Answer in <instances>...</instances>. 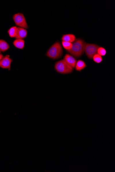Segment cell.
<instances>
[{
    "instance_id": "obj_15",
    "label": "cell",
    "mask_w": 115,
    "mask_h": 172,
    "mask_svg": "<svg viewBox=\"0 0 115 172\" xmlns=\"http://www.w3.org/2000/svg\"><path fill=\"white\" fill-rule=\"evenodd\" d=\"M93 59L94 62H97V63H100L103 60V59L101 56L97 54L94 55Z\"/></svg>"
},
{
    "instance_id": "obj_18",
    "label": "cell",
    "mask_w": 115,
    "mask_h": 172,
    "mask_svg": "<svg viewBox=\"0 0 115 172\" xmlns=\"http://www.w3.org/2000/svg\"><path fill=\"white\" fill-rule=\"evenodd\" d=\"M1 51H0V54H1Z\"/></svg>"
},
{
    "instance_id": "obj_5",
    "label": "cell",
    "mask_w": 115,
    "mask_h": 172,
    "mask_svg": "<svg viewBox=\"0 0 115 172\" xmlns=\"http://www.w3.org/2000/svg\"><path fill=\"white\" fill-rule=\"evenodd\" d=\"M100 47L97 45L87 43L85 48V52L88 58L92 59L94 55L97 54V50Z\"/></svg>"
},
{
    "instance_id": "obj_3",
    "label": "cell",
    "mask_w": 115,
    "mask_h": 172,
    "mask_svg": "<svg viewBox=\"0 0 115 172\" xmlns=\"http://www.w3.org/2000/svg\"><path fill=\"white\" fill-rule=\"evenodd\" d=\"M55 68L57 72L61 74H68L72 73L73 68L63 60L57 62L55 64Z\"/></svg>"
},
{
    "instance_id": "obj_16",
    "label": "cell",
    "mask_w": 115,
    "mask_h": 172,
    "mask_svg": "<svg viewBox=\"0 0 115 172\" xmlns=\"http://www.w3.org/2000/svg\"><path fill=\"white\" fill-rule=\"evenodd\" d=\"M97 54L101 56H104L106 54V51L103 48L99 47L97 50Z\"/></svg>"
},
{
    "instance_id": "obj_7",
    "label": "cell",
    "mask_w": 115,
    "mask_h": 172,
    "mask_svg": "<svg viewBox=\"0 0 115 172\" xmlns=\"http://www.w3.org/2000/svg\"><path fill=\"white\" fill-rule=\"evenodd\" d=\"M64 60L73 68L75 67L77 61L71 55L68 54H66L64 56Z\"/></svg>"
},
{
    "instance_id": "obj_4",
    "label": "cell",
    "mask_w": 115,
    "mask_h": 172,
    "mask_svg": "<svg viewBox=\"0 0 115 172\" xmlns=\"http://www.w3.org/2000/svg\"><path fill=\"white\" fill-rule=\"evenodd\" d=\"M13 18L16 25L22 28L28 29V26L23 13L15 14L13 15Z\"/></svg>"
},
{
    "instance_id": "obj_17",
    "label": "cell",
    "mask_w": 115,
    "mask_h": 172,
    "mask_svg": "<svg viewBox=\"0 0 115 172\" xmlns=\"http://www.w3.org/2000/svg\"><path fill=\"white\" fill-rule=\"evenodd\" d=\"M3 57H4V56H3V55L2 54H0V60L3 58Z\"/></svg>"
},
{
    "instance_id": "obj_2",
    "label": "cell",
    "mask_w": 115,
    "mask_h": 172,
    "mask_svg": "<svg viewBox=\"0 0 115 172\" xmlns=\"http://www.w3.org/2000/svg\"><path fill=\"white\" fill-rule=\"evenodd\" d=\"M63 50L62 45L59 42H56L50 47L46 53V56L49 58L56 60L62 57Z\"/></svg>"
},
{
    "instance_id": "obj_11",
    "label": "cell",
    "mask_w": 115,
    "mask_h": 172,
    "mask_svg": "<svg viewBox=\"0 0 115 172\" xmlns=\"http://www.w3.org/2000/svg\"><path fill=\"white\" fill-rule=\"evenodd\" d=\"M10 46L8 43L3 40H0V51L4 52L9 49Z\"/></svg>"
},
{
    "instance_id": "obj_9",
    "label": "cell",
    "mask_w": 115,
    "mask_h": 172,
    "mask_svg": "<svg viewBox=\"0 0 115 172\" xmlns=\"http://www.w3.org/2000/svg\"><path fill=\"white\" fill-rule=\"evenodd\" d=\"M76 39V36L73 34L64 35L62 38V41L71 43L74 42Z\"/></svg>"
},
{
    "instance_id": "obj_14",
    "label": "cell",
    "mask_w": 115,
    "mask_h": 172,
    "mask_svg": "<svg viewBox=\"0 0 115 172\" xmlns=\"http://www.w3.org/2000/svg\"><path fill=\"white\" fill-rule=\"evenodd\" d=\"M62 44L64 48L66 50H70L71 48H72V43L62 41Z\"/></svg>"
},
{
    "instance_id": "obj_8",
    "label": "cell",
    "mask_w": 115,
    "mask_h": 172,
    "mask_svg": "<svg viewBox=\"0 0 115 172\" xmlns=\"http://www.w3.org/2000/svg\"><path fill=\"white\" fill-rule=\"evenodd\" d=\"M27 35V31L26 30L22 28H18V30L15 38L16 39L22 40L26 37Z\"/></svg>"
},
{
    "instance_id": "obj_10",
    "label": "cell",
    "mask_w": 115,
    "mask_h": 172,
    "mask_svg": "<svg viewBox=\"0 0 115 172\" xmlns=\"http://www.w3.org/2000/svg\"><path fill=\"white\" fill-rule=\"evenodd\" d=\"M25 41L24 40L16 39L13 42V44L15 47L20 49H23Z\"/></svg>"
},
{
    "instance_id": "obj_6",
    "label": "cell",
    "mask_w": 115,
    "mask_h": 172,
    "mask_svg": "<svg viewBox=\"0 0 115 172\" xmlns=\"http://www.w3.org/2000/svg\"><path fill=\"white\" fill-rule=\"evenodd\" d=\"M13 60L9 55H6L0 60V67L3 69H10Z\"/></svg>"
},
{
    "instance_id": "obj_13",
    "label": "cell",
    "mask_w": 115,
    "mask_h": 172,
    "mask_svg": "<svg viewBox=\"0 0 115 172\" xmlns=\"http://www.w3.org/2000/svg\"><path fill=\"white\" fill-rule=\"evenodd\" d=\"M17 30H18V27L16 26L10 28L8 31L10 37L12 38H15L16 35Z\"/></svg>"
},
{
    "instance_id": "obj_12",
    "label": "cell",
    "mask_w": 115,
    "mask_h": 172,
    "mask_svg": "<svg viewBox=\"0 0 115 172\" xmlns=\"http://www.w3.org/2000/svg\"><path fill=\"white\" fill-rule=\"evenodd\" d=\"M87 67L86 63L83 61L79 60L76 62V70L78 71H81L85 68Z\"/></svg>"
},
{
    "instance_id": "obj_1",
    "label": "cell",
    "mask_w": 115,
    "mask_h": 172,
    "mask_svg": "<svg viewBox=\"0 0 115 172\" xmlns=\"http://www.w3.org/2000/svg\"><path fill=\"white\" fill-rule=\"evenodd\" d=\"M72 43V48L67 51L73 56L79 58L84 53L87 43L81 39H77Z\"/></svg>"
}]
</instances>
